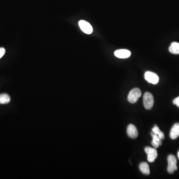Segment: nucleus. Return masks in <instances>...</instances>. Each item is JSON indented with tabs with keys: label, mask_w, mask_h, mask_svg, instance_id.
<instances>
[{
	"label": "nucleus",
	"mask_w": 179,
	"mask_h": 179,
	"mask_svg": "<svg viewBox=\"0 0 179 179\" xmlns=\"http://www.w3.org/2000/svg\"><path fill=\"white\" fill-rule=\"evenodd\" d=\"M141 96V91L139 88H134L131 90L128 95V100L129 102L134 103L137 102L138 99Z\"/></svg>",
	"instance_id": "nucleus-1"
},
{
	"label": "nucleus",
	"mask_w": 179,
	"mask_h": 179,
	"mask_svg": "<svg viewBox=\"0 0 179 179\" xmlns=\"http://www.w3.org/2000/svg\"><path fill=\"white\" fill-rule=\"evenodd\" d=\"M154 97L152 94L146 92L143 96V103L144 107L146 109H150L154 105Z\"/></svg>",
	"instance_id": "nucleus-2"
},
{
	"label": "nucleus",
	"mask_w": 179,
	"mask_h": 179,
	"mask_svg": "<svg viewBox=\"0 0 179 179\" xmlns=\"http://www.w3.org/2000/svg\"><path fill=\"white\" fill-rule=\"evenodd\" d=\"M168 166L167 168L168 172L170 174H173L175 171L177 170V160L175 156L173 155H169L168 157Z\"/></svg>",
	"instance_id": "nucleus-3"
},
{
	"label": "nucleus",
	"mask_w": 179,
	"mask_h": 179,
	"mask_svg": "<svg viewBox=\"0 0 179 179\" xmlns=\"http://www.w3.org/2000/svg\"><path fill=\"white\" fill-rule=\"evenodd\" d=\"M155 149L156 148H152L150 147H146L144 149L147 155V160L149 162H153L157 157V151Z\"/></svg>",
	"instance_id": "nucleus-4"
},
{
	"label": "nucleus",
	"mask_w": 179,
	"mask_h": 179,
	"mask_svg": "<svg viewBox=\"0 0 179 179\" xmlns=\"http://www.w3.org/2000/svg\"><path fill=\"white\" fill-rule=\"evenodd\" d=\"M79 25L81 29L88 34H90L93 33V27L90 23L84 20H81L79 22Z\"/></svg>",
	"instance_id": "nucleus-5"
},
{
	"label": "nucleus",
	"mask_w": 179,
	"mask_h": 179,
	"mask_svg": "<svg viewBox=\"0 0 179 179\" xmlns=\"http://www.w3.org/2000/svg\"><path fill=\"white\" fill-rule=\"evenodd\" d=\"M144 77L148 83H151L152 84H156L158 83L159 80V78L157 75L153 72H149V71L146 72Z\"/></svg>",
	"instance_id": "nucleus-6"
},
{
	"label": "nucleus",
	"mask_w": 179,
	"mask_h": 179,
	"mask_svg": "<svg viewBox=\"0 0 179 179\" xmlns=\"http://www.w3.org/2000/svg\"><path fill=\"white\" fill-rule=\"evenodd\" d=\"M114 54L117 57L122 59H125L129 57L131 55V52L128 50L122 49L115 51Z\"/></svg>",
	"instance_id": "nucleus-7"
},
{
	"label": "nucleus",
	"mask_w": 179,
	"mask_h": 179,
	"mask_svg": "<svg viewBox=\"0 0 179 179\" xmlns=\"http://www.w3.org/2000/svg\"><path fill=\"white\" fill-rule=\"evenodd\" d=\"M127 134L130 138H132V139L137 138L138 135L137 128L133 124H130L128 125V128H127Z\"/></svg>",
	"instance_id": "nucleus-8"
},
{
	"label": "nucleus",
	"mask_w": 179,
	"mask_h": 179,
	"mask_svg": "<svg viewBox=\"0 0 179 179\" xmlns=\"http://www.w3.org/2000/svg\"><path fill=\"white\" fill-rule=\"evenodd\" d=\"M179 136V123L173 125L170 134V136L172 140H176Z\"/></svg>",
	"instance_id": "nucleus-9"
},
{
	"label": "nucleus",
	"mask_w": 179,
	"mask_h": 179,
	"mask_svg": "<svg viewBox=\"0 0 179 179\" xmlns=\"http://www.w3.org/2000/svg\"><path fill=\"white\" fill-rule=\"evenodd\" d=\"M151 135L153 137V140L151 142L152 145L155 148H158L162 144V140L157 135L154 134L152 132H151Z\"/></svg>",
	"instance_id": "nucleus-10"
},
{
	"label": "nucleus",
	"mask_w": 179,
	"mask_h": 179,
	"mask_svg": "<svg viewBox=\"0 0 179 179\" xmlns=\"http://www.w3.org/2000/svg\"><path fill=\"white\" fill-rule=\"evenodd\" d=\"M140 169L143 174L145 175H149L150 174V168L147 163H141L140 165Z\"/></svg>",
	"instance_id": "nucleus-11"
},
{
	"label": "nucleus",
	"mask_w": 179,
	"mask_h": 179,
	"mask_svg": "<svg viewBox=\"0 0 179 179\" xmlns=\"http://www.w3.org/2000/svg\"><path fill=\"white\" fill-rule=\"evenodd\" d=\"M169 50L172 54H179V43L178 42H173L169 48Z\"/></svg>",
	"instance_id": "nucleus-12"
},
{
	"label": "nucleus",
	"mask_w": 179,
	"mask_h": 179,
	"mask_svg": "<svg viewBox=\"0 0 179 179\" xmlns=\"http://www.w3.org/2000/svg\"><path fill=\"white\" fill-rule=\"evenodd\" d=\"M152 132L157 135L162 140L165 139V135L163 132L160 130L159 128L156 125H155L154 128L152 129Z\"/></svg>",
	"instance_id": "nucleus-13"
},
{
	"label": "nucleus",
	"mask_w": 179,
	"mask_h": 179,
	"mask_svg": "<svg viewBox=\"0 0 179 179\" xmlns=\"http://www.w3.org/2000/svg\"><path fill=\"white\" fill-rule=\"evenodd\" d=\"M11 101V97L7 94L0 95V104H7Z\"/></svg>",
	"instance_id": "nucleus-14"
},
{
	"label": "nucleus",
	"mask_w": 179,
	"mask_h": 179,
	"mask_svg": "<svg viewBox=\"0 0 179 179\" xmlns=\"http://www.w3.org/2000/svg\"><path fill=\"white\" fill-rule=\"evenodd\" d=\"M6 50L4 48H0V59L5 55Z\"/></svg>",
	"instance_id": "nucleus-15"
},
{
	"label": "nucleus",
	"mask_w": 179,
	"mask_h": 179,
	"mask_svg": "<svg viewBox=\"0 0 179 179\" xmlns=\"http://www.w3.org/2000/svg\"><path fill=\"white\" fill-rule=\"evenodd\" d=\"M173 103L174 105H176L179 108V96L173 100Z\"/></svg>",
	"instance_id": "nucleus-16"
},
{
	"label": "nucleus",
	"mask_w": 179,
	"mask_h": 179,
	"mask_svg": "<svg viewBox=\"0 0 179 179\" xmlns=\"http://www.w3.org/2000/svg\"><path fill=\"white\" fill-rule=\"evenodd\" d=\"M178 158H179V151L178 153Z\"/></svg>",
	"instance_id": "nucleus-17"
}]
</instances>
